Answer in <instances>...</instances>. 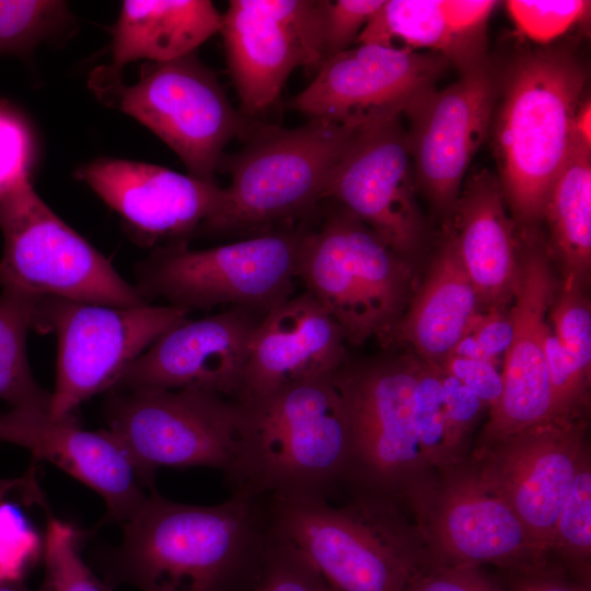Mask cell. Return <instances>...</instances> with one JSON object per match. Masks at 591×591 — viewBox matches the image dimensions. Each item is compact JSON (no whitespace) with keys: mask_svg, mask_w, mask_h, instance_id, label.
<instances>
[{"mask_svg":"<svg viewBox=\"0 0 591 591\" xmlns=\"http://www.w3.org/2000/svg\"><path fill=\"white\" fill-rule=\"evenodd\" d=\"M440 373L445 396L447 419L444 466L441 470L443 471L462 462L470 454L471 433L487 406L456 378L441 368Z\"/></svg>","mask_w":591,"mask_h":591,"instance_id":"74e56055","label":"cell"},{"mask_svg":"<svg viewBox=\"0 0 591 591\" xmlns=\"http://www.w3.org/2000/svg\"><path fill=\"white\" fill-rule=\"evenodd\" d=\"M404 591H508L480 567H432L417 572Z\"/></svg>","mask_w":591,"mask_h":591,"instance_id":"b9f144b4","label":"cell"},{"mask_svg":"<svg viewBox=\"0 0 591 591\" xmlns=\"http://www.w3.org/2000/svg\"><path fill=\"white\" fill-rule=\"evenodd\" d=\"M557 285L546 256L530 250L520 260L509 311L511 341L503 355L502 392L489 409L477 445H484L553 419L545 338Z\"/></svg>","mask_w":591,"mask_h":591,"instance_id":"7402d4cb","label":"cell"},{"mask_svg":"<svg viewBox=\"0 0 591 591\" xmlns=\"http://www.w3.org/2000/svg\"><path fill=\"white\" fill-rule=\"evenodd\" d=\"M222 14L209 0H125L111 30L109 71L140 59L184 57L220 32Z\"/></svg>","mask_w":591,"mask_h":591,"instance_id":"4316f807","label":"cell"},{"mask_svg":"<svg viewBox=\"0 0 591 591\" xmlns=\"http://www.w3.org/2000/svg\"><path fill=\"white\" fill-rule=\"evenodd\" d=\"M358 130L318 118L296 128H254L246 147L230 162V184L204 233L265 232L273 223L314 215Z\"/></svg>","mask_w":591,"mask_h":591,"instance_id":"8992f818","label":"cell"},{"mask_svg":"<svg viewBox=\"0 0 591 591\" xmlns=\"http://www.w3.org/2000/svg\"><path fill=\"white\" fill-rule=\"evenodd\" d=\"M0 230L1 290L112 306L150 303L44 202L28 175L0 189Z\"/></svg>","mask_w":591,"mask_h":591,"instance_id":"9c48e42d","label":"cell"},{"mask_svg":"<svg viewBox=\"0 0 591 591\" xmlns=\"http://www.w3.org/2000/svg\"><path fill=\"white\" fill-rule=\"evenodd\" d=\"M345 343L339 326L309 292L291 296L262 317L237 401L252 403L290 383L333 373L348 358Z\"/></svg>","mask_w":591,"mask_h":591,"instance_id":"603a6c76","label":"cell"},{"mask_svg":"<svg viewBox=\"0 0 591 591\" xmlns=\"http://www.w3.org/2000/svg\"><path fill=\"white\" fill-rule=\"evenodd\" d=\"M44 535V577L39 591H114L84 561L81 547L89 533L55 517L48 507Z\"/></svg>","mask_w":591,"mask_h":591,"instance_id":"4dcf8cb0","label":"cell"},{"mask_svg":"<svg viewBox=\"0 0 591 591\" xmlns=\"http://www.w3.org/2000/svg\"><path fill=\"white\" fill-rule=\"evenodd\" d=\"M325 0H231L222 14L227 60L244 118L265 112L299 67L317 71Z\"/></svg>","mask_w":591,"mask_h":591,"instance_id":"5bb4252c","label":"cell"},{"mask_svg":"<svg viewBox=\"0 0 591 591\" xmlns=\"http://www.w3.org/2000/svg\"><path fill=\"white\" fill-rule=\"evenodd\" d=\"M587 448L584 419L553 418L476 447L470 456L538 552L548 557L558 517Z\"/></svg>","mask_w":591,"mask_h":591,"instance_id":"9a60e30c","label":"cell"},{"mask_svg":"<svg viewBox=\"0 0 591 591\" xmlns=\"http://www.w3.org/2000/svg\"><path fill=\"white\" fill-rule=\"evenodd\" d=\"M509 13L517 27L537 43H548L568 31L589 11L590 1L510 0Z\"/></svg>","mask_w":591,"mask_h":591,"instance_id":"f35d334b","label":"cell"},{"mask_svg":"<svg viewBox=\"0 0 591 591\" xmlns=\"http://www.w3.org/2000/svg\"><path fill=\"white\" fill-rule=\"evenodd\" d=\"M419 360L408 356L351 362L333 372L344 399L350 456L349 497L392 500L407 496L434 471L419 448L415 389Z\"/></svg>","mask_w":591,"mask_h":591,"instance_id":"52a82bcc","label":"cell"},{"mask_svg":"<svg viewBox=\"0 0 591 591\" xmlns=\"http://www.w3.org/2000/svg\"><path fill=\"white\" fill-rule=\"evenodd\" d=\"M245 437L233 493L326 500L344 487L350 432L333 373L290 383L243 404Z\"/></svg>","mask_w":591,"mask_h":591,"instance_id":"7a4b0ae2","label":"cell"},{"mask_svg":"<svg viewBox=\"0 0 591 591\" xmlns=\"http://www.w3.org/2000/svg\"><path fill=\"white\" fill-rule=\"evenodd\" d=\"M587 76L559 49L526 51L498 81L494 147L499 184L524 227L543 219L551 189L577 139Z\"/></svg>","mask_w":591,"mask_h":591,"instance_id":"3957f363","label":"cell"},{"mask_svg":"<svg viewBox=\"0 0 591 591\" xmlns=\"http://www.w3.org/2000/svg\"><path fill=\"white\" fill-rule=\"evenodd\" d=\"M74 174L146 245L187 244L190 236L204 233L223 198L215 181L139 161L102 158Z\"/></svg>","mask_w":591,"mask_h":591,"instance_id":"ffe728a7","label":"cell"},{"mask_svg":"<svg viewBox=\"0 0 591 591\" xmlns=\"http://www.w3.org/2000/svg\"><path fill=\"white\" fill-rule=\"evenodd\" d=\"M591 107L590 102H583L579 108L576 119V132L577 135L590 143L591 141Z\"/></svg>","mask_w":591,"mask_h":591,"instance_id":"7dc6e473","label":"cell"},{"mask_svg":"<svg viewBox=\"0 0 591 591\" xmlns=\"http://www.w3.org/2000/svg\"><path fill=\"white\" fill-rule=\"evenodd\" d=\"M384 0H325V59L348 49Z\"/></svg>","mask_w":591,"mask_h":591,"instance_id":"ab89813d","label":"cell"},{"mask_svg":"<svg viewBox=\"0 0 591 591\" xmlns=\"http://www.w3.org/2000/svg\"><path fill=\"white\" fill-rule=\"evenodd\" d=\"M545 354L554 419H584L589 406L590 373L561 347L551 326Z\"/></svg>","mask_w":591,"mask_h":591,"instance_id":"d590c367","label":"cell"},{"mask_svg":"<svg viewBox=\"0 0 591 591\" xmlns=\"http://www.w3.org/2000/svg\"><path fill=\"white\" fill-rule=\"evenodd\" d=\"M332 202L316 225L305 227L297 279L339 326L346 341L360 345L376 337L387 345L410 302V262Z\"/></svg>","mask_w":591,"mask_h":591,"instance_id":"5b68a950","label":"cell"},{"mask_svg":"<svg viewBox=\"0 0 591 591\" xmlns=\"http://www.w3.org/2000/svg\"><path fill=\"white\" fill-rule=\"evenodd\" d=\"M496 4L489 0H387L357 40L416 51L428 49L463 73L487 61L485 25Z\"/></svg>","mask_w":591,"mask_h":591,"instance_id":"cb8c5ba5","label":"cell"},{"mask_svg":"<svg viewBox=\"0 0 591 591\" xmlns=\"http://www.w3.org/2000/svg\"><path fill=\"white\" fill-rule=\"evenodd\" d=\"M465 335L472 338L485 361L498 367L499 357H503L512 337L509 313L500 308L488 309L485 314L478 313Z\"/></svg>","mask_w":591,"mask_h":591,"instance_id":"f6af8a7d","label":"cell"},{"mask_svg":"<svg viewBox=\"0 0 591 591\" xmlns=\"http://www.w3.org/2000/svg\"><path fill=\"white\" fill-rule=\"evenodd\" d=\"M247 591H333V589L299 548L271 531L267 551Z\"/></svg>","mask_w":591,"mask_h":591,"instance_id":"d6a6232c","label":"cell"},{"mask_svg":"<svg viewBox=\"0 0 591 591\" xmlns=\"http://www.w3.org/2000/svg\"><path fill=\"white\" fill-rule=\"evenodd\" d=\"M264 498L271 531L299 548L333 591H404L427 566L420 535L398 502Z\"/></svg>","mask_w":591,"mask_h":591,"instance_id":"277c9868","label":"cell"},{"mask_svg":"<svg viewBox=\"0 0 591 591\" xmlns=\"http://www.w3.org/2000/svg\"><path fill=\"white\" fill-rule=\"evenodd\" d=\"M449 63L430 51L359 44L326 58L290 106L310 119L361 129L401 117Z\"/></svg>","mask_w":591,"mask_h":591,"instance_id":"2e32d148","label":"cell"},{"mask_svg":"<svg viewBox=\"0 0 591 591\" xmlns=\"http://www.w3.org/2000/svg\"><path fill=\"white\" fill-rule=\"evenodd\" d=\"M43 554L44 536L20 506L0 501V580H24Z\"/></svg>","mask_w":591,"mask_h":591,"instance_id":"8d00e7d4","label":"cell"},{"mask_svg":"<svg viewBox=\"0 0 591 591\" xmlns=\"http://www.w3.org/2000/svg\"><path fill=\"white\" fill-rule=\"evenodd\" d=\"M69 20L65 1L0 0V56H27Z\"/></svg>","mask_w":591,"mask_h":591,"instance_id":"1f68e13d","label":"cell"},{"mask_svg":"<svg viewBox=\"0 0 591 591\" xmlns=\"http://www.w3.org/2000/svg\"><path fill=\"white\" fill-rule=\"evenodd\" d=\"M401 117L358 130L337 161L324 200L343 207L410 262L424 239L407 132Z\"/></svg>","mask_w":591,"mask_h":591,"instance_id":"e0dca14e","label":"cell"},{"mask_svg":"<svg viewBox=\"0 0 591 591\" xmlns=\"http://www.w3.org/2000/svg\"><path fill=\"white\" fill-rule=\"evenodd\" d=\"M189 312L170 304L112 306L38 298L33 329L58 341L49 415L73 416L91 397L112 390L126 368Z\"/></svg>","mask_w":591,"mask_h":591,"instance_id":"7c38bea8","label":"cell"},{"mask_svg":"<svg viewBox=\"0 0 591 591\" xmlns=\"http://www.w3.org/2000/svg\"><path fill=\"white\" fill-rule=\"evenodd\" d=\"M304 230L285 227L202 250L158 247L137 265L136 287L148 301L188 312L229 305L264 315L293 296Z\"/></svg>","mask_w":591,"mask_h":591,"instance_id":"ba28073f","label":"cell"},{"mask_svg":"<svg viewBox=\"0 0 591 591\" xmlns=\"http://www.w3.org/2000/svg\"><path fill=\"white\" fill-rule=\"evenodd\" d=\"M479 300L451 235L410 299L393 338L409 344L420 360L438 364L468 332Z\"/></svg>","mask_w":591,"mask_h":591,"instance_id":"484cf974","label":"cell"},{"mask_svg":"<svg viewBox=\"0 0 591 591\" xmlns=\"http://www.w3.org/2000/svg\"><path fill=\"white\" fill-rule=\"evenodd\" d=\"M503 571L508 591H590L549 558Z\"/></svg>","mask_w":591,"mask_h":591,"instance_id":"ee69618b","label":"cell"},{"mask_svg":"<svg viewBox=\"0 0 591 591\" xmlns=\"http://www.w3.org/2000/svg\"><path fill=\"white\" fill-rule=\"evenodd\" d=\"M498 81L485 61L448 88L426 92L405 112L415 183L443 215H451L464 174L488 135Z\"/></svg>","mask_w":591,"mask_h":591,"instance_id":"ac0fdd59","label":"cell"},{"mask_svg":"<svg viewBox=\"0 0 591 591\" xmlns=\"http://www.w3.org/2000/svg\"><path fill=\"white\" fill-rule=\"evenodd\" d=\"M0 440L28 450L34 464L47 461L96 491L106 506L101 524L126 521L154 488L111 431L86 430L74 415L54 418L12 408L0 414Z\"/></svg>","mask_w":591,"mask_h":591,"instance_id":"44dd1931","label":"cell"},{"mask_svg":"<svg viewBox=\"0 0 591 591\" xmlns=\"http://www.w3.org/2000/svg\"><path fill=\"white\" fill-rule=\"evenodd\" d=\"M415 415L420 452L432 471L444 466L445 396L437 364L419 360L415 389Z\"/></svg>","mask_w":591,"mask_h":591,"instance_id":"836d02e7","label":"cell"},{"mask_svg":"<svg viewBox=\"0 0 591 591\" xmlns=\"http://www.w3.org/2000/svg\"><path fill=\"white\" fill-rule=\"evenodd\" d=\"M404 506L413 513L426 568L494 565L509 570L548 558L486 483L470 454L436 471L407 496Z\"/></svg>","mask_w":591,"mask_h":591,"instance_id":"4fadbf2b","label":"cell"},{"mask_svg":"<svg viewBox=\"0 0 591 591\" xmlns=\"http://www.w3.org/2000/svg\"><path fill=\"white\" fill-rule=\"evenodd\" d=\"M38 298L1 290L0 293V399L12 408L50 410L51 392L33 376L26 350Z\"/></svg>","mask_w":591,"mask_h":591,"instance_id":"f1b7e54d","label":"cell"},{"mask_svg":"<svg viewBox=\"0 0 591 591\" xmlns=\"http://www.w3.org/2000/svg\"><path fill=\"white\" fill-rule=\"evenodd\" d=\"M263 316L250 309L229 308L186 318L158 337L108 392L197 389L237 401Z\"/></svg>","mask_w":591,"mask_h":591,"instance_id":"d6986e66","label":"cell"},{"mask_svg":"<svg viewBox=\"0 0 591 591\" xmlns=\"http://www.w3.org/2000/svg\"><path fill=\"white\" fill-rule=\"evenodd\" d=\"M36 466L32 464L31 470L20 477L0 478V501L12 494L21 495L26 503L45 505L44 496L37 484L35 476Z\"/></svg>","mask_w":591,"mask_h":591,"instance_id":"bcb514c9","label":"cell"},{"mask_svg":"<svg viewBox=\"0 0 591 591\" xmlns=\"http://www.w3.org/2000/svg\"><path fill=\"white\" fill-rule=\"evenodd\" d=\"M120 525L106 581L138 591H247L271 535L265 498L240 493L197 506L153 488Z\"/></svg>","mask_w":591,"mask_h":591,"instance_id":"6da1fadb","label":"cell"},{"mask_svg":"<svg viewBox=\"0 0 591 591\" xmlns=\"http://www.w3.org/2000/svg\"><path fill=\"white\" fill-rule=\"evenodd\" d=\"M103 415L152 487L160 467L217 468L229 483L235 475L246 427L236 399L197 389L108 392Z\"/></svg>","mask_w":591,"mask_h":591,"instance_id":"30bf717a","label":"cell"},{"mask_svg":"<svg viewBox=\"0 0 591 591\" xmlns=\"http://www.w3.org/2000/svg\"><path fill=\"white\" fill-rule=\"evenodd\" d=\"M578 280L565 277L548 312L551 329L582 370L591 368V311Z\"/></svg>","mask_w":591,"mask_h":591,"instance_id":"e575fe53","label":"cell"},{"mask_svg":"<svg viewBox=\"0 0 591 591\" xmlns=\"http://www.w3.org/2000/svg\"><path fill=\"white\" fill-rule=\"evenodd\" d=\"M499 181L480 171L470 177L450 216L453 239L479 304L500 308L513 297L518 260L514 223Z\"/></svg>","mask_w":591,"mask_h":591,"instance_id":"d4e9b609","label":"cell"},{"mask_svg":"<svg viewBox=\"0 0 591 591\" xmlns=\"http://www.w3.org/2000/svg\"><path fill=\"white\" fill-rule=\"evenodd\" d=\"M0 591H30L24 580H0Z\"/></svg>","mask_w":591,"mask_h":591,"instance_id":"c3c4849f","label":"cell"},{"mask_svg":"<svg viewBox=\"0 0 591 591\" xmlns=\"http://www.w3.org/2000/svg\"><path fill=\"white\" fill-rule=\"evenodd\" d=\"M94 93L137 119L183 161L188 174L215 181L223 149L248 129L231 105L216 74L195 53L141 67L137 82L125 85L121 73L96 69Z\"/></svg>","mask_w":591,"mask_h":591,"instance_id":"8fae6325","label":"cell"},{"mask_svg":"<svg viewBox=\"0 0 591 591\" xmlns=\"http://www.w3.org/2000/svg\"><path fill=\"white\" fill-rule=\"evenodd\" d=\"M554 554L566 572L590 588L591 580V456L581 455L570 491L558 517L548 557Z\"/></svg>","mask_w":591,"mask_h":591,"instance_id":"f546056e","label":"cell"},{"mask_svg":"<svg viewBox=\"0 0 591 591\" xmlns=\"http://www.w3.org/2000/svg\"><path fill=\"white\" fill-rule=\"evenodd\" d=\"M31 135L13 112L0 106V189L28 175Z\"/></svg>","mask_w":591,"mask_h":591,"instance_id":"60d3db41","label":"cell"},{"mask_svg":"<svg viewBox=\"0 0 591 591\" xmlns=\"http://www.w3.org/2000/svg\"><path fill=\"white\" fill-rule=\"evenodd\" d=\"M444 372L456 378L491 409L502 392L501 373L489 361L448 356L438 363Z\"/></svg>","mask_w":591,"mask_h":591,"instance_id":"7bdbcfd3","label":"cell"},{"mask_svg":"<svg viewBox=\"0 0 591 591\" xmlns=\"http://www.w3.org/2000/svg\"><path fill=\"white\" fill-rule=\"evenodd\" d=\"M565 277L586 282L591 264V146L577 136L544 210Z\"/></svg>","mask_w":591,"mask_h":591,"instance_id":"83f0119b","label":"cell"}]
</instances>
